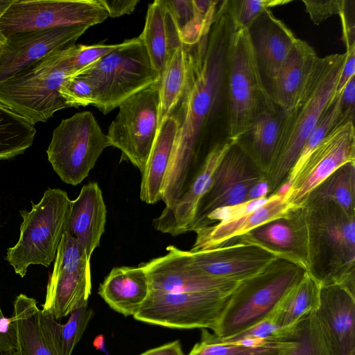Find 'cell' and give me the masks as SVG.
<instances>
[{
	"label": "cell",
	"mask_w": 355,
	"mask_h": 355,
	"mask_svg": "<svg viewBox=\"0 0 355 355\" xmlns=\"http://www.w3.org/2000/svg\"><path fill=\"white\" fill-rule=\"evenodd\" d=\"M4 41H5V40H4ZM4 41H3V42H0V53H1V51L2 46H3V44Z\"/></svg>",
	"instance_id": "6f0895ef"
},
{
	"label": "cell",
	"mask_w": 355,
	"mask_h": 355,
	"mask_svg": "<svg viewBox=\"0 0 355 355\" xmlns=\"http://www.w3.org/2000/svg\"><path fill=\"white\" fill-rule=\"evenodd\" d=\"M266 175L239 141H232L219 162L209 189L197 208L191 231L202 226L207 216L216 209L247 201L250 190Z\"/></svg>",
	"instance_id": "4fadbf2b"
},
{
	"label": "cell",
	"mask_w": 355,
	"mask_h": 355,
	"mask_svg": "<svg viewBox=\"0 0 355 355\" xmlns=\"http://www.w3.org/2000/svg\"><path fill=\"white\" fill-rule=\"evenodd\" d=\"M234 290L187 293L150 290L133 317L168 328L209 329L214 332Z\"/></svg>",
	"instance_id": "30bf717a"
},
{
	"label": "cell",
	"mask_w": 355,
	"mask_h": 355,
	"mask_svg": "<svg viewBox=\"0 0 355 355\" xmlns=\"http://www.w3.org/2000/svg\"><path fill=\"white\" fill-rule=\"evenodd\" d=\"M70 46L52 51L0 83V105L33 125L69 107L60 89L71 76L64 64Z\"/></svg>",
	"instance_id": "8992f818"
},
{
	"label": "cell",
	"mask_w": 355,
	"mask_h": 355,
	"mask_svg": "<svg viewBox=\"0 0 355 355\" xmlns=\"http://www.w3.org/2000/svg\"><path fill=\"white\" fill-rule=\"evenodd\" d=\"M1 355H12V354H1Z\"/></svg>",
	"instance_id": "680465c9"
},
{
	"label": "cell",
	"mask_w": 355,
	"mask_h": 355,
	"mask_svg": "<svg viewBox=\"0 0 355 355\" xmlns=\"http://www.w3.org/2000/svg\"><path fill=\"white\" fill-rule=\"evenodd\" d=\"M104 336L103 335H99L96 337L94 341V347L99 350L105 349V343H104ZM105 351V350H104Z\"/></svg>",
	"instance_id": "db71d44e"
},
{
	"label": "cell",
	"mask_w": 355,
	"mask_h": 355,
	"mask_svg": "<svg viewBox=\"0 0 355 355\" xmlns=\"http://www.w3.org/2000/svg\"><path fill=\"white\" fill-rule=\"evenodd\" d=\"M5 40V38L2 36V35L0 33V42H3Z\"/></svg>",
	"instance_id": "9f6ffc18"
},
{
	"label": "cell",
	"mask_w": 355,
	"mask_h": 355,
	"mask_svg": "<svg viewBox=\"0 0 355 355\" xmlns=\"http://www.w3.org/2000/svg\"><path fill=\"white\" fill-rule=\"evenodd\" d=\"M187 73L186 55L183 44L168 58L159 81V124L168 116L183 93Z\"/></svg>",
	"instance_id": "836d02e7"
},
{
	"label": "cell",
	"mask_w": 355,
	"mask_h": 355,
	"mask_svg": "<svg viewBox=\"0 0 355 355\" xmlns=\"http://www.w3.org/2000/svg\"><path fill=\"white\" fill-rule=\"evenodd\" d=\"M71 201L60 189H47L30 211H20L23 219L17 243L7 249L6 259L16 274L24 277L31 265L49 267L55 260L66 232Z\"/></svg>",
	"instance_id": "ba28073f"
},
{
	"label": "cell",
	"mask_w": 355,
	"mask_h": 355,
	"mask_svg": "<svg viewBox=\"0 0 355 355\" xmlns=\"http://www.w3.org/2000/svg\"><path fill=\"white\" fill-rule=\"evenodd\" d=\"M231 141H220L209 150L185 192L153 220L155 230L173 236L191 231L198 205L209 189L215 171Z\"/></svg>",
	"instance_id": "ac0fdd59"
},
{
	"label": "cell",
	"mask_w": 355,
	"mask_h": 355,
	"mask_svg": "<svg viewBox=\"0 0 355 355\" xmlns=\"http://www.w3.org/2000/svg\"><path fill=\"white\" fill-rule=\"evenodd\" d=\"M318 57L309 44L296 40L269 88L274 103L284 113L295 103Z\"/></svg>",
	"instance_id": "d4e9b609"
},
{
	"label": "cell",
	"mask_w": 355,
	"mask_h": 355,
	"mask_svg": "<svg viewBox=\"0 0 355 355\" xmlns=\"http://www.w3.org/2000/svg\"><path fill=\"white\" fill-rule=\"evenodd\" d=\"M306 270L300 259L279 258L260 273L240 282L214 334L228 338L264 320Z\"/></svg>",
	"instance_id": "277c9868"
},
{
	"label": "cell",
	"mask_w": 355,
	"mask_h": 355,
	"mask_svg": "<svg viewBox=\"0 0 355 355\" xmlns=\"http://www.w3.org/2000/svg\"><path fill=\"white\" fill-rule=\"evenodd\" d=\"M236 31L227 1H222L209 29L200 40L184 45L186 83L182 96L170 115L178 129L162 189L165 207H172L189 187L199 168L204 146L219 119L226 122L227 63Z\"/></svg>",
	"instance_id": "6da1fadb"
},
{
	"label": "cell",
	"mask_w": 355,
	"mask_h": 355,
	"mask_svg": "<svg viewBox=\"0 0 355 355\" xmlns=\"http://www.w3.org/2000/svg\"><path fill=\"white\" fill-rule=\"evenodd\" d=\"M226 83V139L236 141L261 113L277 107L262 78L247 28L236 30L232 37Z\"/></svg>",
	"instance_id": "5b68a950"
},
{
	"label": "cell",
	"mask_w": 355,
	"mask_h": 355,
	"mask_svg": "<svg viewBox=\"0 0 355 355\" xmlns=\"http://www.w3.org/2000/svg\"><path fill=\"white\" fill-rule=\"evenodd\" d=\"M10 318L15 336L12 355H53L41 333L39 309L34 298L19 295L14 302Z\"/></svg>",
	"instance_id": "f546056e"
},
{
	"label": "cell",
	"mask_w": 355,
	"mask_h": 355,
	"mask_svg": "<svg viewBox=\"0 0 355 355\" xmlns=\"http://www.w3.org/2000/svg\"><path fill=\"white\" fill-rule=\"evenodd\" d=\"M107 209L96 182L85 184L71 201L66 232L83 245L90 261L105 231Z\"/></svg>",
	"instance_id": "603a6c76"
},
{
	"label": "cell",
	"mask_w": 355,
	"mask_h": 355,
	"mask_svg": "<svg viewBox=\"0 0 355 355\" xmlns=\"http://www.w3.org/2000/svg\"><path fill=\"white\" fill-rule=\"evenodd\" d=\"M354 290L340 284L322 286L315 314L335 355H355Z\"/></svg>",
	"instance_id": "ffe728a7"
},
{
	"label": "cell",
	"mask_w": 355,
	"mask_h": 355,
	"mask_svg": "<svg viewBox=\"0 0 355 355\" xmlns=\"http://www.w3.org/2000/svg\"><path fill=\"white\" fill-rule=\"evenodd\" d=\"M340 93L334 94L315 125L306 138L294 164L293 165L284 183V187L290 186L299 174L306 159L312 151L321 143L329 132L339 122Z\"/></svg>",
	"instance_id": "d590c367"
},
{
	"label": "cell",
	"mask_w": 355,
	"mask_h": 355,
	"mask_svg": "<svg viewBox=\"0 0 355 355\" xmlns=\"http://www.w3.org/2000/svg\"><path fill=\"white\" fill-rule=\"evenodd\" d=\"M291 0H227L229 12L236 30L248 28L270 8L291 3Z\"/></svg>",
	"instance_id": "f35d334b"
},
{
	"label": "cell",
	"mask_w": 355,
	"mask_h": 355,
	"mask_svg": "<svg viewBox=\"0 0 355 355\" xmlns=\"http://www.w3.org/2000/svg\"><path fill=\"white\" fill-rule=\"evenodd\" d=\"M14 0H0V18Z\"/></svg>",
	"instance_id": "11a10c76"
},
{
	"label": "cell",
	"mask_w": 355,
	"mask_h": 355,
	"mask_svg": "<svg viewBox=\"0 0 355 355\" xmlns=\"http://www.w3.org/2000/svg\"><path fill=\"white\" fill-rule=\"evenodd\" d=\"M140 355H184L179 340L150 349Z\"/></svg>",
	"instance_id": "f907efd6"
},
{
	"label": "cell",
	"mask_w": 355,
	"mask_h": 355,
	"mask_svg": "<svg viewBox=\"0 0 355 355\" xmlns=\"http://www.w3.org/2000/svg\"><path fill=\"white\" fill-rule=\"evenodd\" d=\"M178 129V121L173 115L165 118L159 125L145 171L141 175L139 197L147 204L162 200L164 180Z\"/></svg>",
	"instance_id": "4316f807"
},
{
	"label": "cell",
	"mask_w": 355,
	"mask_h": 355,
	"mask_svg": "<svg viewBox=\"0 0 355 355\" xmlns=\"http://www.w3.org/2000/svg\"><path fill=\"white\" fill-rule=\"evenodd\" d=\"M275 346L279 345L271 340L218 342L211 338V333L206 329H202L200 341L193 346L188 355H249Z\"/></svg>",
	"instance_id": "74e56055"
},
{
	"label": "cell",
	"mask_w": 355,
	"mask_h": 355,
	"mask_svg": "<svg viewBox=\"0 0 355 355\" xmlns=\"http://www.w3.org/2000/svg\"><path fill=\"white\" fill-rule=\"evenodd\" d=\"M282 335L286 343L279 355H335L315 311L284 328Z\"/></svg>",
	"instance_id": "1f68e13d"
},
{
	"label": "cell",
	"mask_w": 355,
	"mask_h": 355,
	"mask_svg": "<svg viewBox=\"0 0 355 355\" xmlns=\"http://www.w3.org/2000/svg\"><path fill=\"white\" fill-rule=\"evenodd\" d=\"M322 285L308 270L282 297L268 317L279 328L295 324L304 315L317 310Z\"/></svg>",
	"instance_id": "83f0119b"
},
{
	"label": "cell",
	"mask_w": 355,
	"mask_h": 355,
	"mask_svg": "<svg viewBox=\"0 0 355 355\" xmlns=\"http://www.w3.org/2000/svg\"><path fill=\"white\" fill-rule=\"evenodd\" d=\"M123 42L116 44L83 45L75 44L68 49L64 64L71 76L85 69L111 52L121 47Z\"/></svg>",
	"instance_id": "ab89813d"
},
{
	"label": "cell",
	"mask_w": 355,
	"mask_h": 355,
	"mask_svg": "<svg viewBox=\"0 0 355 355\" xmlns=\"http://www.w3.org/2000/svg\"><path fill=\"white\" fill-rule=\"evenodd\" d=\"M110 143L93 114L78 112L55 128L46 150L53 171L65 183L76 186L94 168Z\"/></svg>",
	"instance_id": "9c48e42d"
},
{
	"label": "cell",
	"mask_w": 355,
	"mask_h": 355,
	"mask_svg": "<svg viewBox=\"0 0 355 355\" xmlns=\"http://www.w3.org/2000/svg\"><path fill=\"white\" fill-rule=\"evenodd\" d=\"M60 94L69 107H78L94 105L95 94L92 85L86 79L71 76L62 84Z\"/></svg>",
	"instance_id": "60d3db41"
},
{
	"label": "cell",
	"mask_w": 355,
	"mask_h": 355,
	"mask_svg": "<svg viewBox=\"0 0 355 355\" xmlns=\"http://www.w3.org/2000/svg\"><path fill=\"white\" fill-rule=\"evenodd\" d=\"M167 254L140 263L145 269L150 290L167 293L234 290L239 284L204 275L191 263L187 251L174 245Z\"/></svg>",
	"instance_id": "2e32d148"
},
{
	"label": "cell",
	"mask_w": 355,
	"mask_h": 355,
	"mask_svg": "<svg viewBox=\"0 0 355 355\" xmlns=\"http://www.w3.org/2000/svg\"><path fill=\"white\" fill-rule=\"evenodd\" d=\"M65 324L57 322L50 313L39 310V326L53 355H71L92 318L93 311L82 306L69 314Z\"/></svg>",
	"instance_id": "f1b7e54d"
},
{
	"label": "cell",
	"mask_w": 355,
	"mask_h": 355,
	"mask_svg": "<svg viewBox=\"0 0 355 355\" xmlns=\"http://www.w3.org/2000/svg\"><path fill=\"white\" fill-rule=\"evenodd\" d=\"M234 241L210 250L187 251L192 265L205 275L239 282L260 273L279 258L300 259L272 250L248 234Z\"/></svg>",
	"instance_id": "5bb4252c"
},
{
	"label": "cell",
	"mask_w": 355,
	"mask_h": 355,
	"mask_svg": "<svg viewBox=\"0 0 355 355\" xmlns=\"http://www.w3.org/2000/svg\"><path fill=\"white\" fill-rule=\"evenodd\" d=\"M305 10L315 25L340 13L344 0H302Z\"/></svg>",
	"instance_id": "ee69618b"
},
{
	"label": "cell",
	"mask_w": 355,
	"mask_h": 355,
	"mask_svg": "<svg viewBox=\"0 0 355 355\" xmlns=\"http://www.w3.org/2000/svg\"><path fill=\"white\" fill-rule=\"evenodd\" d=\"M150 291L144 268L115 267L105 278L98 288L99 295L115 311L134 316Z\"/></svg>",
	"instance_id": "cb8c5ba5"
},
{
	"label": "cell",
	"mask_w": 355,
	"mask_h": 355,
	"mask_svg": "<svg viewBox=\"0 0 355 355\" xmlns=\"http://www.w3.org/2000/svg\"><path fill=\"white\" fill-rule=\"evenodd\" d=\"M342 24V40L346 48L355 45L354 1L344 0L339 14Z\"/></svg>",
	"instance_id": "bcb514c9"
},
{
	"label": "cell",
	"mask_w": 355,
	"mask_h": 355,
	"mask_svg": "<svg viewBox=\"0 0 355 355\" xmlns=\"http://www.w3.org/2000/svg\"><path fill=\"white\" fill-rule=\"evenodd\" d=\"M284 112L278 107L261 113L249 131L239 139L266 175L278 141Z\"/></svg>",
	"instance_id": "4dcf8cb0"
},
{
	"label": "cell",
	"mask_w": 355,
	"mask_h": 355,
	"mask_svg": "<svg viewBox=\"0 0 355 355\" xmlns=\"http://www.w3.org/2000/svg\"><path fill=\"white\" fill-rule=\"evenodd\" d=\"M355 76H352L340 92L339 122H354Z\"/></svg>",
	"instance_id": "f6af8a7d"
},
{
	"label": "cell",
	"mask_w": 355,
	"mask_h": 355,
	"mask_svg": "<svg viewBox=\"0 0 355 355\" xmlns=\"http://www.w3.org/2000/svg\"><path fill=\"white\" fill-rule=\"evenodd\" d=\"M247 234L272 250L299 257L297 254L296 236L289 218L270 221Z\"/></svg>",
	"instance_id": "8d00e7d4"
},
{
	"label": "cell",
	"mask_w": 355,
	"mask_h": 355,
	"mask_svg": "<svg viewBox=\"0 0 355 355\" xmlns=\"http://www.w3.org/2000/svg\"><path fill=\"white\" fill-rule=\"evenodd\" d=\"M269 186L266 179L256 184L249 191L247 200L268 197Z\"/></svg>",
	"instance_id": "816d5d0a"
},
{
	"label": "cell",
	"mask_w": 355,
	"mask_h": 355,
	"mask_svg": "<svg viewBox=\"0 0 355 355\" xmlns=\"http://www.w3.org/2000/svg\"><path fill=\"white\" fill-rule=\"evenodd\" d=\"M15 349V336L10 318L4 317L0 308V352L12 354Z\"/></svg>",
	"instance_id": "7dc6e473"
},
{
	"label": "cell",
	"mask_w": 355,
	"mask_h": 355,
	"mask_svg": "<svg viewBox=\"0 0 355 355\" xmlns=\"http://www.w3.org/2000/svg\"><path fill=\"white\" fill-rule=\"evenodd\" d=\"M295 209L287 202L284 192L273 193L250 213L195 230L196 238L190 251L210 250L230 243L270 221L289 218Z\"/></svg>",
	"instance_id": "44dd1931"
},
{
	"label": "cell",
	"mask_w": 355,
	"mask_h": 355,
	"mask_svg": "<svg viewBox=\"0 0 355 355\" xmlns=\"http://www.w3.org/2000/svg\"><path fill=\"white\" fill-rule=\"evenodd\" d=\"M268 318L254 326L234 336L221 338L214 334H211V338L218 342L237 343L243 340H276V336L280 331Z\"/></svg>",
	"instance_id": "b9f144b4"
},
{
	"label": "cell",
	"mask_w": 355,
	"mask_h": 355,
	"mask_svg": "<svg viewBox=\"0 0 355 355\" xmlns=\"http://www.w3.org/2000/svg\"><path fill=\"white\" fill-rule=\"evenodd\" d=\"M255 57L267 89L297 39L291 30L268 10L248 28Z\"/></svg>",
	"instance_id": "7402d4cb"
},
{
	"label": "cell",
	"mask_w": 355,
	"mask_h": 355,
	"mask_svg": "<svg viewBox=\"0 0 355 355\" xmlns=\"http://www.w3.org/2000/svg\"><path fill=\"white\" fill-rule=\"evenodd\" d=\"M285 343H285L282 345L266 347L261 351L249 355H279L282 347L285 345Z\"/></svg>",
	"instance_id": "f5cc1de1"
},
{
	"label": "cell",
	"mask_w": 355,
	"mask_h": 355,
	"mask_svg": "<svg viewBox=\"0 0 355 355\" xmlns=\"http://www.w3.org/2000/svg\"><path fill=\"white\" fill-rule=\"evenodd\" d=\"M108 14L99 0H14L0 18V33L10 35L103 22Z\"/></svg>",
	"instance_id": "7c38bea8"
},
{
	"label": "cell",
	"mask_w": 355,
	"mask_h": 355,
	"mask_svg": "<svg viewBox=\"0 0 355 355\" xmlns=\"http://www.w3.org/2000/svg\"><path fill=\"white\" fill-rule=\"evenodd\" d=\"M110 17H118L133 12L138 0H99Z\"/></svg>",
	"instance_id": "681fc988"
},
{
	"label": "cell",
	"mask_w": 355,
	"mask_h": 355,
	"mask_svg": "<svg viewBox=\"0 0 355 355\" xmlns=\"http://www.w3.org/2000/svg\"><path fill=\"white\" fill-rule=\"evenodd\" d=\"M268 198L250 200L239 204L216 209L207 216L202 227L211 225L216 221L218 223L229 220L250 213L263 205L267 201Z\"/></svg>",
	"instance_id": "7bdbcfd3"
},
{
	"label": "cell",
	"mask_w": 355,
	"mask_h": 355,
	"mask_svg": "<svg viewBox=\"0 0 355 355\" xmlns=\"http://www.w3.org/2000/svg\"><path fill=\"white\" fill-rule=\"evenodd\" d=\"M73 76L90 83L95 94L93 105L104 114L161 78L139 36Z\"/></svg>",
	"instance_id": "52a82bcc"
},
{
	"label": "cell",
	"mask_w": 355,
	"mask_h": 355,
	"mask_svg": "<svg viewBox=\"0 0 355 355\" xmlns=\"http://www.w3.org/2000/svg\"><path fill=\"white\" fill-rule=\"evenodd\" d=\"M289 219L297 254L322 286L355 288V214L332 202H304Z\"/></svg>",
	"instance_id": "7a4b0ae2"
},
{
	"label": "cell",
	"mask_w": 355,
	"mask_h": 355,
	"mask_svg": "<svg viewBox=\"0 0 355 355\" xmlns=\"http://www.w3.org/2000/svg\"><path fill=\"white\" fill-rule=\"evenodd\" d=\"M345 56L344 53L318 57L295 103L284 113L275 151L266 175L269 196L284 187L306 138L335 93Z\"/></svg>",
	"instance_id": "3957f363"
},
{
	"label": "cell",
	"mask_w": 355,
	"mask_h": 355,
	"mask_svg": "<svg viewBox=\"0 0 355 355\" xmlns=\"http://www.w3.org/2000/svg\"><path fill=\"white\" fill-rule=\"evenodd\" d=\"M345 62L338 77L335 93L340 94L349 79L355 76V45L346 48Z\"/></svg>",
	"instance_id": "c3c4849f"
},
{
	"label": "cell",
	"mask_w": 355,
	"mask_h": 355,
	"mask_svg": "<svg viewBox=\"0 0 355 355\" xmlns=\"http://www.w3.org/2000/svg\"><path fill=\"white\" fill-rule=\"evenodd\" d=\"M91 291V266L57 253L42 310L55 320L64 318L87 304Z\"/></svg>",
	"instance_id": "d6986e66"
},
{
	"label": "cell",
	"mask_w": 355,
	"mask_h": 355,
	"mask_svg": "<svg viewBox=\"0 0 355 355\" xmlns=\"http://www.w3.org/2000/svg\"><path fill=\"white\" fill-rule=\"evenodd\" d=\"M139 37L152 67L160 76L170 56L183 44L164 0L149 4L144 28Z\"/></svg>",
	"instance_id": "484cf974"
},
{
	"label": "cell",
	"mask_w": 355,
	"mask_h": 355,
	"mask_svg": "<svg viewBox=\"0 0 355 355\" xmlns=\"http://www.w3.org/2000/svg\"><path fill=\"white\" fill-rule=\"evenodd\" d=\"M88 28L75 26L8 35L0 53V83L52 51L74 44Z\"/></svg>",
	"instance_id": "e0dca14e"
},
{
	"label": "cell",
	"mask_w": 355,
	"mask_h": 355,
	"mask_svg": "<svg viewBox=\"0 0 355 355\" xmlns=\"http://www.w3.org/2000/svg\"><path fill=\"white\" fill-rule=\"evenodd\" d=\"M332 202L350 214H355V162L341 166L318 185L305 202Z\"/></svg>",
	"instance_id": "d6a6232c"
},
{
	"label": "cell",
	"mask_w": 355,
	"mask_h": 355,
	"mask_svg": "<svg viewBox=\"0 0 355 355\" xmlns=\"http://www.w3.org/2000/svg\"><path fill=\"white\" fill-rule=\"evenodd\" d=\"M355 162L354 122L335 126L312 151L293 183L283 191L294 208L302 206L310 193L347 162Z\"/></svg>",
	"instance_id": "9a60e30c"
},
{
	"label": "cell",
	"mask_w": 355,
	"mask_h": 355,
	"mask_svg": "<svg viewBox=\"0 0 355 355\" xmlns=\"http://www.w3.org/2000/svg\"><path fill=\"white\" fill-rule=\"evenodd\" d=\"M159 81L122 103L107 134L110 146L119 149L141 175L159 127Z\"/></svg>",
	"instance_id": "8fae6325"
},
{
	"label": "cell",
	"mask_w": 355,
	"mask_h": 355,
	"mask_svg": "<svg viewBox=\"0 0 355 355\" xmlns=\"http://www.w3.org/2000/svg\"><path fill=\"white\" fill-rule=\"evenodd\" d=\"M35 134V125L0 105V160L24 153Z\"/></svg>",
	"instance_id": "e575fe53"
}]
</instances>
